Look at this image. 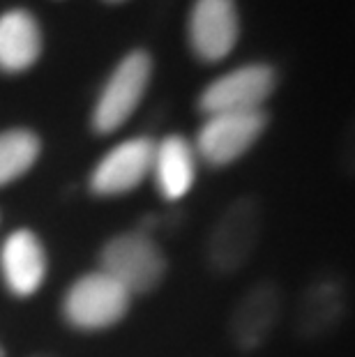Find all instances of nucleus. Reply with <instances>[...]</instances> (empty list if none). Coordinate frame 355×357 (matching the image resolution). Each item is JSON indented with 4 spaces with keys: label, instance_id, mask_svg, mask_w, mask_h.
<instances>
[{
    "label": "nucleus",
    "instance_id": "f3484780",
    "mask_svg": "<svg viewBox=\"0 0 355 357\" xmlns=\"http://www.w3.org/2000/svg\"><path fill=\"white\" fill-rule=\"evenodd\" d=\"M109 3H123V0H109Z\"/></svg>",
    "mask_w": 355,
    "mask_h": 357
},
{
    "label": "nucleus",
    "instance_id": "20e7f679",
    "mask_svg": "<svg viewBox=\"0 0 355 357\" xmlns=\"http://www.w3.org/2000/svg\"><path fill=\"white\" fill-rule=\"evenodd\" d=\"M153 79V56L134 49L120 58L90 111V129L97 136L116 134L139 109Z\"/></svg>",
    "mask_w": 355,
    "mask_h": 357
},
{
    "label": "nucleus",
    "instance_id": "f8f14e48",
    "mask_svg": "<svg viewBox=\"0 0 355 357\" xmlns=\"http://www.w3.org/2000/svg\"><path fill=\"white\" fill-rule=\"evenodd\" d=\"M150 178L166 203H180L194 189L199 178V157L183 134H169L155 141Z\"/></svg>",
    "mask_w": 355,
    "mask_h": 357
},
{
    "label": "nucleus",
    "instance_id": "dca6fc26",
    "mask_svg": "<svg viewBox=\"0 0 355 357\" xmlns=\"http://www.w3.org/2000/svg\"><path fill=\"white\" fill-rule=\"evenodd\" d=\"M0 357H7V351H5V346H3V341H0Z\"/></svg>",
    "mask_w": 355,
    "mask_h": 357
},
{
    "label": "nucleus",
    "instance_id": "6e6552de",
    "mask_svg": "<svg viewBox=\"0 0 355 357\" xmlns=\"http://www.w3.org/2000/svg\"><path fill=\"white\" fill-rule=\"evenodd\" d=\"M349 314V286L335 272L312 277L293 307V332L300 341H323L342 328Z\"/></svg>",
    "mask_w": 355,
    "mask_h": 357
},
{
    "label": "nucleus",
    "instance_id": "4468645a",
    "mask_svg": "<svg viewBox=\"0 0 355 357\" xmlns=\"http://www.w3.org/2000/svg\"><path fill=\"white\" fill-rule=\"evenodd\" d=\"M42 157L40 134L28 127L0 132V189L26 178Z\"/></svg>",
    "mask_w": 355,
    "mask_h": 357
},
{
    "label": "nucleus",
    "instance_id": "0eeeda50",
    "mask_svg": "<svg viewBox=\"0 0 355 357\" xmlns=\"http://www.w3.org/2000/svg\"><path fill=\"white\" fill-rule=\"evenodd\" d=\"M279 74L268 63H249L222 74L208 83L196 97V109L203 116L263 109L275 95Z\"/></svg>",
    "mask_w": 355,
    "mask_h": 357
},
{
    "label": "nucleus",
    "instance_id": "1a4fd4ad",
    "mask_svg": "<svg viewBox=\"0 0 355 357\" xmlns=\"http://www.w3.org/2000/svg\"><path fill=\"white\" fill-rule=\"evenodd\" d=\"M49 249L40 233L19 226L0 242V284L14 300H30L49 279Z\"/></svg>",
    "mask_w": 355,
    "mask_h": 357
},
{
    "label": "nucleus",
    "instance_id": "f03ea898",
    "mask_svg": "<svg viewBox=\"0 0 355 357\" xmlns=\"http://www.w3.org/2000/svg\"><path fill=\"white\" fill-rule=\"evenodd\" d=\"M134 298L102 270L83 272L60 295V321L79 334H100L123 325Z\"/></svg>",
    "mask_w": 355,
    "mask_h": 357
},
{
    "label": "nucleus",
    "instance_id": "2eb2a0df",
    "mask_svg": "<svg viewBox=\"0 0 355 357\" xmlns=\"http://www.w3.org/2000/svg\"><path fill=\"white\" fill-rule=\"evenodd\" d=\"M28 357H60V355H56V353H33Z\"/></svg>",
    "mask_w": 355,
    "mask_h": 357
},
{
    "label": "nucleus",
    "instance_id": "9d476101",
    "mask_svg": "<svg viewBox=\"0 0 355 357\" xmlns=\"http://www.w3.org/2000/svg\"><path fill=\"white\" fill-rule=\"evenodd\" d=\"M155 141L150 136H134L120 141L88 173V192L95 199H120L127 196L150 178Z\"/></svg>",
    "mask_w": 355,
    "mask_h": 357
},
{
    "label": "nucleus",
    "instance_id": "423d86ee",
    "mask_svg": "<svg viewBox=\"0 0 355 357\" xmlns=\"http://www.w3.org/2000/svg\"><path fill=\"white\" fill-rule=\"evenodd\" d=\"M286 298L273 279H259L231 307L226 334L238 353L252 355L268 346L284 318Z\"/></svg>",
    "mask_w": 355,
    "mask_h": 357
},
{
    "label": "nucleus",
    "instance_id": "f257e3e1",
    "mask_svg": "<svg viewBox=\"0 0 355 357\" xmlns=\"http://www.w3.org/2000/svg\"><path fill=\"white\" fill-rule=\"evenodd\" d=\"M263 205L256 196H238L210 226L203 245L206 268L217 277L243 272L254 258L263 238Z\"/></svg>",
    "mask_w": 355,
    "mask_h": 357
},
{
    "label": "nucleus",
    "instance_id": "a211bd4d",
    "mask_svg": "<svg viewBox=\"0 0 355 357\" xmlns=\"http://www.w3.org/2000/svg\"><path fill=\"white\" fill-rule=\"evenodd\" d=\"M0 219H3V217H0Z\"/></svg>",
    "mask_w": 355,
    "mask_h": 357
},
{
    "label": "nucleus",
    "instance_id": "9b49d317",
    "mask_svg": "<svg viewBox=\"0 0 355 357\" xmlns=\"http://www.w3.org/2000/svg\"><path fill=\"white\" fill-rule=\"evenodd\" d=\"M187 37L192 53L201 63L215 65L229 58L240 40L236 0H196L187 21Z\"/></svg>",
    "mask_w": 355,
    "mask_h": 357
},
{
    "label": "nucleus",
    "instance_id": "ddd939ff",
    "mask_svg": "<svg viewBox=\"0 0 355 357\" xmlns=\"http://www.w3.org/2000/svg\"><path fill=\"white\" fill-rule=\"evenodd\" d=\"M44 49L42 28L28 10L0 14V74L14 77L37 65Z\"/></svg>",
    "mask_w": 355,
    "mask_h": 357
},
{
    "label": "nucleus",
    "instance_id": "39448f33",
    "mask_svg": "<svg viewBox=\"0 0 355 357\" xmlns=\"http://www.w3.org/2000/svg\"><path fill=\"white\" fill-rule=\"evenodd\" d=\"M270 125L266 109L206 116L196 132L194 153L210 169H226L252 150Z\"/></svg>",
    "mask_w": 355,
    "mask_h": 357
},
{
    "label": "nucleus",
    "instance_id": "7ed1b4c3",
    "mask_svg": "<svg viewBox=\"0 0 355 357\" xmlns=\"http://www.w3.org/2000/svg\"><path fill=\"white\" fill-rule=\"evenodd\" d=\"M97 270L116 279L132 298H146L160 291L166 281L169 256L157 238L130 229L104 240L97 252Z\"/></svg>",
    "mask_w": 355,
    "mask_h": 357
}]
</instances>
